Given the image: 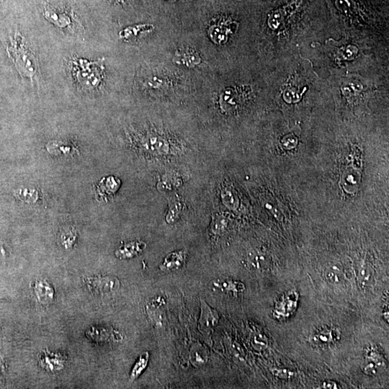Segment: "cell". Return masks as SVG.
Here are the masks:
<instances>
[{"label": "cell", "mask_w": 389, "mask_h": 389, "mask_svg": "<svg viewBox=\"0 0 389 389\" xmlns=\"http://www.w3.org/2000/svg\"><path fill=\"white\" fill-rule=\"evenodd\" d=\"M104 59L95 62H88L85 59H77L74 62V71L78 83L85 90L97 88L103 75Z\"/></svg>", "instance_id": "obj_1"}, {"label": "cell", "mask_w": 389, "mask_h": 389, "mask_svg": "<svg viewBox=\"0 0 389 389\" xmlns=\"http://www.w3.org/2000/svg\"><path fill=\"white\" fill-rule=\"evenodd\" d=\"M10 57L17 70L22 76L32 78L38 71V62L31 50L25 48L22 43H13L8 48Z\"/></svg>", "instance_id": "obj_2"}, {"label": "cell", "mask_w": 389, "mask_h": 389, "mask_svg": "<svg viewBox=\"0 0 389 389\" xmlns=\"http://www.w3.org/2000/svg\"><path fill=\"white\" fill-rule=\"evenodd\" d=\"M219 321V312L209 306L201 300V314L199 320V329L203 334H211Z\"/></svg>", "instance_id": "obj_3"}, {"label": "cell", "mask_w": 389, "mask_h": 389, "mask_svg": "<svg viewBox=\"0 0 389 389\" xmlns=\"http://www.w3.org/2000/svg\"><path fill=\"white\" fill-rule=\"evenodd\" d=\"M87 285L90 290L97 294H107L113 292L119 288L120 282L116 277L99 276L86 280Z\"/></svg>", "instance_id": "obj_4"}, {"label": "cell", "mask_w": 389, "mask_h": 389, "mask_svg": "<svg viewBox=\"0 0 389 389\" xmlns=\"http://www.w3.org/2000/svg\"><path fill=\"white\" fill-rule=\"evenodd\" d=\"M142 146L146 152L157 156L167 154L170 150L168 141L158 135H151L146 138L143 141Z\"/></svg>", "instance_id": "obj_5"}, {"label": "cell", "mask_w": 389, "mask_h": 389, "mask_svg": "<svg viewBox=\"0 0 389 389\" xmlns=\"http://www.w3.org/2000/svg\"><path fill=\"white\" fill-rule=\"evenodd\" d=\"M173 62L178 65L193 67L200 64L201 59L195 50L190 48H183L177 50L173 58Z\"/></svg>", "instance_id": "obj_6"}, {"label": "cell", "mask_w": 389, "mask_h": 389, "mask_svg": "<svg viewBox=\"0 0 389 389\" xmlns=\"http://www.w3.org/2000/svg\"><path fill=\"white\" fill-rule=\"evenodd\" d=\"M186 251L184 249L170 253L160 265V270L164 272L178 270L186 261Z\"/></svg>", "instance_id": "obj_7"}, {"label": "cell", "mask_w": 389, "mask_h": 389, "mask_svg": "<svg viewBox=\"0 0 389 389\" xmlns=\"http://www.w3.org/2000/svg\"><path fill=\"white\" fill-rule=\"evenodd\" d=\"M33 286L36 298L40 302L48 303L53 300L54 291L49 283L43 280H38Z\"/></svg>", "instance_id": "obj_8"}, {"label": "cell", "mask_w": 389, "mask_h": 389, "mask_svg": "<svg viewBox=\"0 0 389 389\" xmlns=\"http://www.w3.org/2000/svg\"><path fill=\"white\" fill-rule=\"evenodd\" d=\"M120 186L119 179L114 177H108L102 179L97 186V193L101 198H106L114 195Z\"/></svg>", "instance_id": "obj_9"}, {"label": "cell", "mask_w": 389, "mask_h": 389, "mask_svg": "<svg viewBox=\"0 0 389 389\" xmlns=\"http://www.w3.org/2000/svg\"><path fill=\"white\" fill-rule=\"evenodd\" d=\"M340 338V333L334 328L322 329L314 336L313 341L319 345H329L338 341Z\"/></svg>", "instance_id": "obj_10"}, {"label": "cell", "mask_w": 389, "mask_h": 389, "mask_svg": "<svg viewBox=\"0 0 389 389\" xmlns=\"http://www.w3.org/2000/svg\"><path fill=\"white\" fill-rule=\"evenodd\" d=\"M146 244L143 242H134L125 244L116 252L117 257L120 259L131 258L142 252L145 249Z\"/></svg>", "instance_id": "obj_11"}, {"label": "cell", "mask_w": 389, "mask_h": 389, "mask_svg": "<svg viewBox=\"0 0 389 389\" xmlns=\"http://www.w3.org/2000/svg\"><path fill=\"white\" fill-rule=\"evenodd\" d=\"M40 362L48 371H58L63 368L64 360L62 357L53 353H42L39 356Z\"/></svg>", "instance_id": "obj_12"}, {"label": "cell", "mask_w": 389, "mask_h": 389, "mask_svg": "<svg viewBox=\"0 0 389 389\" xmlns=\"http://www.w3.org/2000/svg\"><path fill=\"white\" fill-rule=\"evenodd\" d=\"M183 204L179 200L178 196H171L169 198L168 214L166 216V221L168 224H173L179 219V215L182 213Z\"/></svg>", "instance_id": "obj_13"}, {"label": "cell", "mask_w": 389, "mask_h": 389, "mask_svg": "<svg viewBox=\"0 0 389 389\" xmlns=\"http://www.w3.org/2000/svg\"><path fill=\"white\" fill-rule=\"evenodd\" d=\"M248 264L254 270H265L269 265V260L263 253L253 252L249 256Z\"/></svg>", "instance_id": "obj_14"}, {"label": "cell", "mask_w": 389, "mask_h": 389, "mask_svg": "<svg viewBox=\"0 0 389 389\" xmlns=\"http://www.w3.org/2000/svg\"><path fill=\"white\" fill-rule=\"evenodd\" d=\"M153 29V26L152 25H148V24L132 26V27L127 28L124 31H121V33H120V36L122 38L129 39V38L137 37L138 35L140 34V33L150 32Z\"/></svg>", "instance_id": "obj_15"}, {"label": "cell", "mask_w": 389, "mask_h": 389, "mask_svg": "<svg viewBox=\"0 0 389 389\" xmlns=\"http://www.w3.org/2000/svg\"><path fill=\"white\" fill-rule=\"evenodd\" d=\"M149 360V352H144L143 355H141L138 360L137 364L134 366V369H133L132 373H131V380L134 381V380L137 379L138 377L140 376L141 373L144 371L147 366L148 362Z\"/></svg>", "instance_id": "obj_16"}, {"label": "cell", "mask_w": 389, "mask_h": 389, "mask_svg": "<svg viewBox=\"0 0 389 389\" xmlns=\"http://www.w3.org/2000/svg\"><path fill=\"white\" fill-rule=\"evenodd\" d=\"M325 277L327 281L330 283H340L344 279L343 270L336 266L331 267L326 270Z\"/></svg>", "instance_id": "obj_17"}, {"label": "cell", "mask_w": 389, "mask_h": 389, "mask_svg": "<svg viewBox=\"0 0 389 389\" xmlns=\"http://www.w3.org/2000/svg\"><path fill=\"white\" fill-rule=\"evenodd\" d=\"M214 285L217 286L221 290L227 291V292H233L235 294L239 292H242L244 289L243 284L241 283L240 282L231 281V280L222 282L221 284L215 283Z\"/></svg>", "instance_id": "obj_18"}, {"label": "cell", "mask_w": 389, "mask_h": 389, "mask_svg": "<svg viewBox=\"0 0 389 389\" xmlns=\"http://www.w3.org/2000/svg\"><path fill=\"white\" fill-rule=\"evenodd\" d=\"M46 17L48 20L51 21L53 23L59 27L64 28L70 23V20L69 17L65 15H61L57 13H50L48 11L46 13Z\"/></svg>", "instance_id": "obj_19"}, {"label": "cell", "mask_w": 389, "mask_h": 389, "mask_svg": "<svg viewBox=\"0 0 389 389\" xmlns=\"http://www.w3.org/2000/svg\"><path fill=\"white\" fill-rule=\"evenodd\" d=\"M87 334L89 338H92V339H93L95 336L102 334V336L99 338L101 341L111 340L112 336H115V334H113V331H109L108 329H105V328H102L101 329H97V328H92V330L89 331V332H87Z\"/></svg>", "instance_id": "obj_20"}, {"label": "cell", "mask_w": 389, "mask_h": 389, "mask_svg": "<svg viewBox=\"0 0 389 389\" xmlns=\"http://www.w3.org/2000/svg\"><path fill=\"white\" fill-rule=\"evenodd\" d=\"M275 376L278 377V378H282V379H288V378H291V377L294 376V373L292 371H289V370H278L275 369V371L273 372Z\"/></svg>", "instance_id": "obj_21"}, {"label": "cell", "mask_w": 389, "mask_h": 389, "mask_svg": "<svg viewBox=\"0 0 389 389\" xmlns=\"http://www.w3.org/2000/svg\"><path fill=\"white\" fill-rule=\"evenodd\" d=\"M368 270L366 268H362L360 271V275H359V278H360L361 282H366V280H369L370 277V274L367 273Z\"/></svg>", "instance_id": "obj_22"}, {"label": "cell", "mask_w": 389, "mask_h": 389, "mask_svg": "<svg viewBox=\"0 0 389 389\" xmlns=\"http://www.w3.org/2000/svg\"><path fill=\"white\" fill-rule=\"evenodd\" d=\"M338 385H336V383H334V382L331 381H327L324 382L323 384H322V387L324 388H338L339 387H338Z\"/></svg>", "instance_id": "obj_23"}, {"label": "cell", "mask_w": 389, "mask_h": 389, "mask_svg": "<svg viewBox=\"0 0 389 389\" xmlns=\"http://www.w3.org/2000/svg\"><path fill=\"white\" fill-rule=\"evenodd\" d=\"M2 369H3V365L0 362V370H2Z\"/></svg>", "instance_id": "obj_24"}, {"label": "cell", "mask_w": 389, "mask_h": 389, "mask_svg": "<svg viewBox=\"0 0 389 389\" xmlns=\"http://www.w3.org/2000/svg\"><path fill=\"white\" fill-rule=\"evenodd\" d=\"M167 2H172V3H173V2L177 1V0H167Z\"/></svg>", "instance_id": "obj_25"}]
</instances>
